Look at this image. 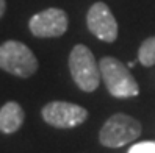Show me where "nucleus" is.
Returning <instances> with one entry per match:
<instances>
[{"mask_svg":"<svg viewBox=\"0 0 155 153\" xmlns=\"http://www.w3.org/2000/svg\"><path fill=\"white\" fill-rule=\"evenodd\" d=\"M99 67L104 83L113 97L129 98L140 94V86L132 75L130 69L119 59L113 56H105L100 59Z\"/></svg>","mask_w":155,"mask_h":153,"instance_id":"f257e3e1","label":"nucleus"},{"mask_svg":"<svg viewBox=\"0 0 155 153\" xmlns=\"http://www.w3.org/2000/svg\"><path fill=\"white\" fill-rule=\"evenodd\" d=\"M69 70L72 80L83 92H93L100 83V67L86 46L77 44L69 55Z\"/></svg>","mask_w":155,"mask_h":153,"instance_id":"f03ea898","label":"nucleus"},{"mask_svg":"<svg viewBox=\"0 0 155 153\" xmlns=\"http://www.w3.org/2000/svg\"><path fill=\"white\" fill-rule=\"evenodd\" d=\"M0 69L16 77L28 78L38 70V59L24 42L6 41L0 46Z\"/></svg>","mask_w":155,"mask_h":153,"instance_id":"7ed1b4c3","label":"nucleus"},{"mask_svg":"<svg viewBox=\"0 0 155 153\" xmlns=\"http://www.w3.org/2000/svg\"><path fill=\"white\" fill-rule=\"evenodd\" d=\"M141 134V123L132 116L122 113L113 114L99 131V141L102 145L117 148L138 139Z\"/></svg>","mask_w":155,"mask_h":153,"instance_id":"20e7f679","label":"nucleus"},{"mask_svg":"<svg viewBox=\"0 0 155 153\" xmlns=\"http://www.w3.org/2000/svg\"><path fill=\"white\" fill-rule=\"evenodd\" d=\"M42 119L55 128H74L88 119V111L83 106L69 102H49L42 106Z\"/></svg>","mask_w":155,"mask_h":153,"instance_id":"39448f33","label":"nucleus"},{"mask_svg":"<svg viewBox=\"0 0 155 153\" xmlns=\"http://www.w3.org/2000/svg\"><path fill=\"white\" fill-rule=\"evenodd\" d=\"M28 28L36 38H58L68 30V14L60 8H47L31 17Z\"/></svg>","mask_w":155,"mask_h":153,"instance_id":"423d86ee","label":"nucleus"},{"mask_svg":"<svg viewBox=\"0 0 155 153\" xmlns=\"http://www.w3.org/2000/svg\"><path fill=\"white\" fill-rule=\"evenodd\" d=\"M86 25L97 39L105 42H114L117 38V22L107 3L97 2L89 8L86 16Z\"/></svg>","mask_w":155,"mask_h":153,"instance_id":"0eeeda50","label":"nucleus"},{"mask_svg":"<svg viewBox=\"0 0 155 153\" xmlns=\"http://www.w3.org/2000/svg\"><path fill=\"white\" fill-rule=\"evenodd\" d=\"M25 113L17 102H6L0 108V131L5 134L16 133L22 127Z\"/></svg>","mask_w":155,"mask_h":153,"instance_id":"6e6552de","label":"nucleus"},{"mask_svg":"<svg viewBox=\"0 0 155 153\" xmlns=\"http://www.w3.org/2000/svg\"><path fill=\"white\" fill-rule=\"evenodd\" d=\"M138 59L144 67L155 66V36L144 39L138 50Z\"/></svg>","mask_w":155,"mask_h":153,"instance_id":"1a4fd4ad","label":"nucleus"},{"mask_svg":"<svg viewBox=\"0 0 155 153\" xmlns=\"http://www.w3.org/2000/svg\"><path fill=\"white\" fill-rule=\"evenodd\" d=\"M129 153H155V141H143L132 145Z\"/></svg>","mask_w":155,"mask_h":153,"instance_id":"9d476101","label":"nucleus"},{"mask_svg":"<svg viewBox=\"0 0 155 153\" xmlns=\"http://www.w3.org/2000/svg\"><path fill=\"white\" fill-rule=\"evenodd\" d=\"M5 10H6V2L5 0H0V17L5 14Z\"/></svg>","mask_w":155,"mask_h":153,"instance_id":"9b49d317","label":"nucleus"},{"mask_svg":"<svg viewBox=\"0 0 155 153\" xmlns=\"http://www.w3.org/2000/svg\"><path fill=\"white\" fill-rule=\"evenodd\" d=\"M133 66H135V61H130L129 64H127V67H133Z\"/></svg>","mask_w":155,"mask_h":153,"instance_id":"f8f14e48","label":"nucleus"}]
</instances>
